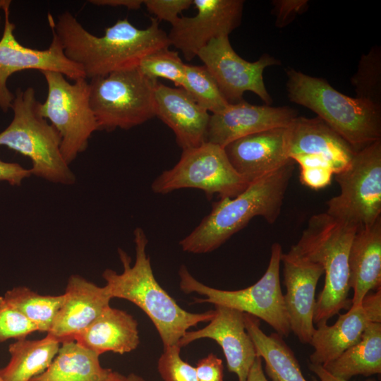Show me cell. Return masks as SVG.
Masks as SVG:
<instances>
[{
    "label": "cell",
    "instance_id": "cell-14",
    "mask_svg": "<svg viewBox=\"0 0 381 381\" xmlns=\"http://www.w3.org/2000/svg\"><path fill=\"white\" fill-rule=\"evenodd\" d=\"M198 10L193 17H179L167 35L170 44L187 61L198 56L211 40L229 35L241 23L244 1L193 0Z\"/></svg>",
    "mask_w": 381,
    "mask_h": 381
},
{
    "label": "cell",
    "instance_id": "cell-36",
    "mask_svg": "<svg viewBox=\"0 0 381 381\" xmlns=\"http://www.w3.org/2000/svg\"><path fill=\"white\" fill-rule=\"evenodd\" d=\"M306 0H275L272 4L277 16L275 25L282 28L291 22L296 16L308 8Z\"/></svg>",
    "mask_w": 381,
    "mask_h": 381
},
{
    "label": "cell",
    "instance_id": "cell-17",
    "mask_svg": "<svg viewBox=\"0 0 381 381\" xmlns=\"http://www.w3.org/2000/svg\"><path fill=\"white\" fill-rule=\"evenodd\" d=\"M289 156L302 157L331 169L334 175L344 170L356 151L318 116H296L289 126Z\"/></svg>",
    "mask_w": 381,
    "mask_h": 381
},
{
    "label": "cell",
    "instance_id": "cell-20",
    "mask_svg": "<svg viewBox=\"0 0 381 381\" xmlns=\"http://www.w3.org/2000/svg\"><path fill=\"white\" fill-rule=\"evenodd\" d=\"M64 296L63 303L47 333L61 344L74 341L112 299L106 286H99L78 274L70 276Z\"/></svg>",
    "mask_w": 381,
    "mask_h": 381
},
{
    "label": "cell",
    "instance_id": "cell-38",
    "mask_svg": "<svg viewBox=\"0 0 381 381\" xmlns=\"http://www.w3.org/2000/svg\"><path fill=\"white\" fill-rule=\"evenodd\" d=\"M32 176L30 169L18 163L6 162L0 159V181H6L12 186H20L22 181Z\"/></svg>",
    "mask_w": 381,
    "mask_h": 381
},
{
    "label": "cell",
    "instance_id": "cell-10",
    "mask_svg": "<svg viewBox=\"0 0 381 381\" xmlns=\"http://www.w3.org/2000/svg\"><path fill=\"white\" fill-rule=\"evenodd\" d=\"M334 178L341 191L327 202V214L358 229L381 218V140L356 152Z\"/></svg>",
    "mask_w": 381,
    "mask_h": 381
},
{
    "label": "cell",
    "instance_id": "cell-3",
    "mask_svg": "<svg viewBox=\"0 0 381 381\" xmlns=\"http://www.w3.org/2000/svg\"><path fill=\"white\" fill-rule=\"evenodd\" d=\"M294 162L251 181L234 198H220L194 230L180 241L182 250L200 254L214 250L255 217L270 224L279 217Z\"/></svg>",
    "mask_w": 381,
    "mask_h": 381
},
{
    "label": "cell",
    "instance_id": "cell-5",
    "mask_svg": "<svg viewBox=\"0 0 381 381\" xmlns=\"http://www.w3.org/2000/svg\"><path fill=\"white\" fill-rule=\"evenodd\" d=\"M289 99L318 114L357 152L381 140V106L349 97L323 78L286 71Z\"/></svg>",
    "mask_w": 381,
    "mask_h": 381
},
{
    "label": "cell",
    "instance_id": "cell-34",
    "mask_svg": "<svg viewBox=\"0 0 381 381\" xmlns=\"http://www.w3.org/2000/svg\"><path fill=\"white\" fill-rule=\"evenodd\" d=\"M181 347L176 344L164 348L157 361V370L164 381H198L195 368L183 361Z\"/></svg>",
    "mask_w": 381,
    "mask_h": 381
},
{
    "label": "cell",
    "instance_id": "cell-1",
    "mask_svg": "<svg viewBox=\"0 0 381 381\" xmlns=\"http://www.w3.org/2000/svg\"><path fill=\"white\" fill-rule=\"evenodd\" d=\"M48 22L66 56L83 70L86 78L138 68L145 56L171 45L155 18L146 29L135 28L127 18L119 19L100 37L85 30L68 11L59 15L56 21L48 14Z\"/></svg>",
    "mask_w": 381,
    "mask_h": 381
},
{
    "label": "cell",
    "instance_id": "cell-46",
    "mask_svg": "<svg viewBox=\"0 0 381 381\" xmlns=\"http://www.w3.org/2000/svg\"><path fill=\"white\" fill-rule=\"evenodd\" d=\"M0 381H5L0 375Z\"/></svg>",
    "mask_w": 381,
    "mask_h": 381
},
{
    "label": "cell",
    "instance_id": "cell-6",
    "mask_svg": "<svg viewBox=\"0 0 381 381\" xmlns=\"http://www.w3.org/2000/svg\"><path fill=\"white\" fill-rule=\"evenodd\" d=\"M14 95L11 108L13 117L0 133V146L28 157L32 175L54 183L73 184L75 176L61 154V135L40 114L35 90L18 88Z\"/></svg>",
    "mask_w": 381,
    "mask_h": 381
},
{
    "label": "cell",
    "instance_id": "cell-9",
    "mask_svg": "<svg viewBox=\"0 0 381 381\" xmlns=\"http://www.w3.org/2000/svg\"><path fill=\"white\" fill-rule=\"evenodd\" d=\"M47 85V96L39 102L40 114L50 121L61 138V151L67 164L84 152L92 134L99 130L90 104L86 78L70 83L59 72L41 71Z\"/></svg>",
    "mask_w": 381,
    "mask_h": 381
},
{
    "label": "cell",
    "instance_id": "cell-8",
    "mask_svg": "<svg viewBox=\"0 0 381 381\" xmlns=\"http://www.w3.org/2000/svg\"><path fill=\"white\" fill-rule=\"evenodd\" d=\"M157 83L138 67L91 78L90 104L99 130L129 129L155 116Z\"/></svg>",
    "mask_w": 381,
    "mask_h": 381
},
{
    "label": "cell",
    "instance_id": "cell-33",
    "mask_svg": "<svg viewBox=\"0 0 381 381\" xmlns=\"http://www.w3.org/2000/svg\"><path fill=\"white\" fill-rule=\"evenodd\" d=\"M37 327L20 311L0 296V343L8 339H24Z\"/></svg>",
    "mask_w": 381,
    "mask_h": 381
},
{
    "label": "cell",
    "instance_id": "cell-32",
    "mask_svg": "<svg viewBox=\"0 0 381 381\" xmlns=\"http://www.w3.org/2000/svg\"><path fill=\"white\" fill-rule=\"evenodd\" d=\"M139 70L147 77L157 80L165 78L181 87L185 80V64L178 52L169 47L155 51L145 56L140 62Z\"/></svg>",
    "mask_w": 381,
    "mask_h": 381
},
{
    "label": "cell",
    "instance_id": "cell-29",
    "mask_svg": "<svg viewBox=\"0 0 381 381\" xmlns=\"http://www.w3.org/2000/svg\"><path fill=\"white\" fill-rule=\"evenodd\" d=\"M4 297L38 328L48 333L64 296L40 295L27 286H16L7 291Z\"/></svg>",
    "mask_w": 381,
    "mask_h": 381
},
{
    "label": "cell",
    "instance_id": "cell-21",
    "mask_svg": "<svg viewBox=\"0 0 381 381\" xmlns=\"http://www.w3.org/2000/svg\"><path fill=\"white\" fill-rule=\"evenodd\" d=\"M155 98V116L173 131L183 150L206 142L210 115L184 89L158 82Z\"/></svg>",
    "mask_w": 381,
    "mask_h": 381
},
{
    "label": "cell",
    "instance_id": "cell-2",
    "mask_svg": "<svg viewBox=\"0 0 381 381\" xmlns=\"http://www.w3.org/2000/svg\"><path fill=\"white\" fill-rule=\"evenodd\" d=\"M148 240L144 231L134 230L135 261L131 265V257L119 248L123 272L107 269L102 273L106 287L111 298L128 300L138 306L151 320L162 339L164 348L178 345L190 327L210 322L214 310L193 313L181 308L159 284L146 253Z\"/></svg>",
    "mask_w": 381,
    "mask_h": 381
},
{
    "label": "cell",
    "instance_id": "cell-45",
    "mask_svg": "<svg viewBox=\"0 0 381 381\" xmlns=\"http://www.w3.org/2000/svg\"><path fill=\"white\" fill-rule=\"evenodd\" d=\"M11 4V1L8 0H0V9L4 10L6 8H8Z\"/></svg>",
    "mask_w": 381,
    "mask_h": 381
},
{
    "label": "cell",
    "instance_id": "cell-18",
    "mask_svg": "<svg viewBox=\"0 0 381 381\" xmlns=\"http://www.w3.org/2000/svg\"><path fill=\"white\" fill-rule=\"evenodd\" d=\"M298 116L289 107L255 105L245 100L229 104L210 115L206 141L224 147L241 138L269 129L289 126Z\"/></svg>",
    "mask_w": 381,
    "mask_h": 381
},
{
    "label": "cell",
    "instance_id": "cell-22",
    "mask_svg": "<svg viewBox=\"0 0 381 381\" xmlns=\"http://www.w3.org/2000/svg\"><path fill=\"white\" fill-rule=\"evenodd\" d=\"M74 341L99 356L135 350L140 344L137 320L127 312L107 306Z\"/></svg>",
    "mask_w": 381,
    "mask_h": 381
},
{
    "label": "cell",
    "instance_id": "cell-40",
    "mask_svg": "<svg viewBox=\"0 0 381 381\" xmlns=\"http://www.w3.org/2000/svg\"><path fill=\"white\" fill-rule=\"evenodd\" d=\"M89 2L97 6H125L131 10L139 9L143 4V0H91Z\"/></svg>",
    "mask_w": 381,
    "mask_h": 381
},
{
    "label": "cell",
    "instance_id": "cell-16",
    "mask_svg": "<svg viewBox=\"0 0 381 381\" xmlns=\"http://www.w3.org/2000/svg\"><path fill=\"white\" fill-rule=\"evenodd\" d=\"M214 307V315L209 324L196 331H187L178 345L181 348L202 338L214 340L223 351L228 370L237 375L238 381H246L258 356L245 327L244 313L220 305Z\"/></svg>",
    "mask_w": 381,
    "mask_h": 381
},
{
    "label": "cell",
    "instance_id": "cell-43",
    "mask_svg": "<svg viewBox=\"0 0 381 381\" xmlns=\"http://www.w3.org/2000/svg\"><path fill=\"white\" fill-rule=\"evenodd\" d=\"M126 376L119 373V372L114 371V373L109 381H126Z\"/></svg>",
    "mask_w": 381,
    "mask_h": 381
},
{
    "label": "cell",
    "instance_id": "cell-28",
    "mask_svg": "<svg viewBox=\"0 0 381 381\" xmlns=\"http://www.w3.org/2000/svg\"><path fill=\"white\" fill-rule=\"evenodd\" d=\"M60 344L49 334L37 340H16L8 346L11 359L0 369L1 376L5 381H30L48 368Z\"/></svg>",
    "mask_w": 381,
    "mask_h": 381
},
{
    "label": "cell",
    "instance_id": "cell-31",
    "mask_svg": "<svg viewBox=\"0 0 381 381\" xmlns=\"http://www.w3.org/2000/svg\"><path fill=\"white\" fill-rule=\"evenodd\" d=\"M356 97L381 106V49L373 47L363 54L357 72L351 78Z\"/></svg>",
    "mask_w": 381,
    "mask_h": 381
},
{
    "label": "cell",
    "instance_id": "cell-47",
    "mask_svg": "<svg viewBox=\"0 0 381 381\" xmlns=\"http://www.w3.org/2000/svg\"><path fill=\"white\" fill-rule=\"evenodd\" d=\"M0 22H1V16H0Z\"/></svg>",
    "mask_w": 381,
    "mask_h": 381
},
{
    "label": "cell",
    "instance_id": "cell-35",
    "mask_svg": "<svg viewBox=\"0 0 381 381\" xmlns=\"http://www.w3.org/2000/svg\"><path fill=\"white\" fill-rule=\"evenodd\" d=\"M143 4L158 20L173 24L179 18V14L193 4V0H144Z\"/></svg>",
    "mask_w": 381,
    "mask_h": 381
},
{
    "label": "cell",
    "instance_id": "cell-11",
    "mask_svg": "<svg viewBox=\"0 0 381 381\" xmlns=\"http://www.w3.org/2000/svg\"><path fill=\"white\" fill-rule=\"evenodd\" d=\"M250 183L234 168L224 147L206 141L183 150L179 161L158 176L151 188L160 194L181 188H197L210 199L214 194L220 198H234Z\"/></svg>",
    "mask_w": 381,
    "mask_h": 381
},
{
    "label": "cell",
    "instance_id": "cell-42",
    "mask_svg": "<svg viewBox=\"0 0 381 381\" xmlns=\"http://www.w3.org/2000/svg\"><path fill=\"white\" fill-rule=\"evenodd\" d=\"M262 360L261 357L258 356L256 357L249 370L246 381H268L262 368Z\"/></svg>",
    "mask_w": 381,
    "mask_h": 381
},
{
    "label": "cell",
    "instance_id": "cell-13",
    "mask_svg": "<svg viewBox=\"0 0 381 381\" xmlns=\"http://www.w3.org/2000/svg\"><path fill=\"white\" fill-rule=\"evenodd\" d=\"M4 28L0 40V109L6 112L11 108L14 94L8 88V78L14 73L36 69L62 73L73 80L86 78L83 70L64 54L63 47L52 32V40L44 50L22 45L14 35L15 25L9 20V7L4 10Z\"/></svg>",
    "mask_w": 381,
    "mask_h": 381
},
{
    "label": "cell",
    "instance_id": "cell-41",
    "mask_svg": "<svg viewBox=\"0 0 381 381\" xmlns=\"http://www.w3.org/2000/svg\"><path fill=\"white\" fill-rule=\"evenodd\" d=\"M308 368L318 378L313 376L311 381H350L332 375L322 365L309 363Z\"/></svg>",
    "mask_w": 381,
    "mask_h": 381
},
{
    "label": "cell",
    "instance_id": "cell-19",
    "mask_svg": "<svg viewBox=\"0 0 381 381\" xmlns=\"http://www.w3.org/2000/svg\"><path fill=\"white\" fill-rule=\"evenodd\" d=\"M289 126L237 139L224 147L236 171L250 182L293 162L289 156Z\"/></svg>",
    "mask_w": 381,
    "mask_h": 381
},
{
    "label": "cell",
    "instance_id": "cell-26",
    "mask_svg": "<svg viewBox=\"0 0 381 381\" xmlns=\"http://www.w3.org/2000/svg\"><path fill=\"white\" fill-rule=\"evenodd\" d=\"M246 329L251 338L257 356L265 363V372L272 381H308L291 349L277 332L267 335L258 318L244 313Z\"/></svg>",
    "mask_w": 381,
    "mask_h": 381
},
{
    "label": "cell",
    "instance_id": "cell-44",
    "mask_svg": "<svg viewBox=\"0 0 381 381\" xmlns=\"http://www.w3.org/2000/svg\"><path fill=\"white\" fill-rule=\"evenodd\" d=\"M126 381H146L144 378H143L141 376L135 374V373H130L128 376H126Z\"/></svg>",
    "mask_w": 381,
    "mask_h": 381
},
{
    "label": "cell",
    "instance_id": "cell-39",
    "mask_svg": "<svg viewBox=\"0 0 381 381\" xmlns=\"http://www.w3.org/2000/svg\"><path fill=\"white\" fill-rule=\"evenodd\" d=\"M361 304L371 322L381 323V288L368 292Z\"/></svg>",
    "mask_w": 381,
    "mask_h": 381
},
{
    "label": "cell",
    "instance_id": "cell-27",
    "mask_svg": "<svg viewBox=\"0 0 381 381\" xmlns=\"http://www.w3.org/2000/svg\"><path fill=\"white\" fill-rule=\"evenodd\" d=\"M322 366L332 375L346 380L381 373V323L370 322L360 341Z\"/></svg>",
    "mask_w": 381,
    "mask_h": 381
},
{
    "label": "cell",
    "instance_id": "cell-4",
    "mask_svg": "<svg viewBox=\"0 0 381 381\" xmlns=\"http://www.w3.org/2000/svg\"><path fill=\"white\" fill-rule=\"evenodd\" d=\"M357 230L326 212L319 213L309 219L300 239L291 248L324 270L325 284L316 300L313 318L317 327L351 306L349 254Z\"/></svg>",
    "mask_w": 381,
    "mask_h": 381
},
{
    "label": "cell",
    "instance_id": "cell-30",
    "mask_svg": "<svg viewBox=\"0 0 381 381\" xmlns=\"http://www.w3.org/2000/svg\"><path fill=\"white\" fill-rule=\"evenodd\" d=\"M182 88L200 107L212 114L222 111L229 104L222 95L215 80L204 65L185 64V80Z\"/></svg>",
    "mask_w": 381,
    "mask_h": 381
},
{
    "label": "cell",
    "instance_id": "cell-24",
    "mask_svg": "<svg viewBox=\"0 0 381 381\" xmlns=\"http://www.w3.org/2000/svg\"><path fill=\"white\" fill-rule=\"evenodd\" d=\"M370 320L362 304L351 305L346 313L339 315L331 326H318L309 344L314 349L309 356L310 363L324 365L357 344Z\"/></svg>",
    "mask_w": 381,
    "mask_h": 381
},
{
    "label": "cell",
    "instance_id": "cell-23",
    "mask_svg": "<svg viewBox=\"0 0 381 381\" xmlns=\"http://www.w3.org/2000/svg\"><path fill=\"white\" fill-rule=\"evenodd\" d=\"M349 268V285L353 291L351 305L358 306L368 292L381 288V218L355 233Z\"/></svg>",
    "mask_w": 381,
    "mask_h": 381
},
{
    "label": "cell",
    "instance_id": "cell-25",
    "mask_svg": "<svg viewBox=\"0 0 381 381\" xmlns=\"http://www.w3.org/2000/svg\"><path fill=\"white\" fill-rule=\"evenodd\" d=\"M113 373L101 365L98 354L69 341L61 343L48 368L30 381H109Z\"/></svg>",
    "mask_w": 381,
    "mask_h": 381
},
{
    "label": "cell",
    "instance_id": "cell-37",
    "mask_svg": "<svg viewBox=\"0 0 381 381\" xmlns=\"http://www.w3.org/2000/svg\"><path fill=\"white\" fill-rule=\"evenodd\" d=\"M195 371L198 381H224L222 360L214 353L199 360Z\"/></svg>",
    "mask_w": 381,
    "mask_h": 381
},
{
    "label": "cell",
    "instance_id": "cell-7",
    "mask_svg": "<svg viewBox=\"0 0 381 381\" xmlns=\"http://www.w3.org/2000/svg\"><path fill=\"white\" fill-rule=\"evenodd\" d=\"M282 253L281 245L274 243L265 272L256 283L245 289L227 291L212 288L195 279L185 265L179 270V286L185 294L195 292L205 296L194 298L195 303H210L250 314L266 322L282 337H288L291 331L279 278Z\"/></svg>",
    "mask_w": 381,
    "mask_h": 381
},
{
    "label": "cell",
    "instance_id": "cell-12",
    "mask_svg": "<svg viewBox=\"0 0 381 381\" xmlns=\"http://www.w3.org/2000/svg\"><path fill=\"white\" fill-rule=\"evenodd\" d=\"M197 56L211 73L229 104L243 101L246 91L256 94L267 105L272 104L262 74L265 68L279 65L278 59L264 54L256 61H247L234 50L229 36L211 40Z\"/></svg>",
    "mask_w": 381,
    "mask_h": 381
},
{
    "label": "cell",
    "instance_id": "cell-15",
    "mask_svg": "<svg viewBox=\"0 0 381 381\" xmlns=\"http://www.w3.org/2000/svg\"><path fill=\"white\" fill-rule=\"evenodd\" d=\"M281 262L286 288L284 300L291 331L302 344H309L315 329L316 286L324 270L319 264L291 249L282 254Z\"/></svg>",
    "mask_w": 381,
    "mask_h": 381
}]
</instances>
